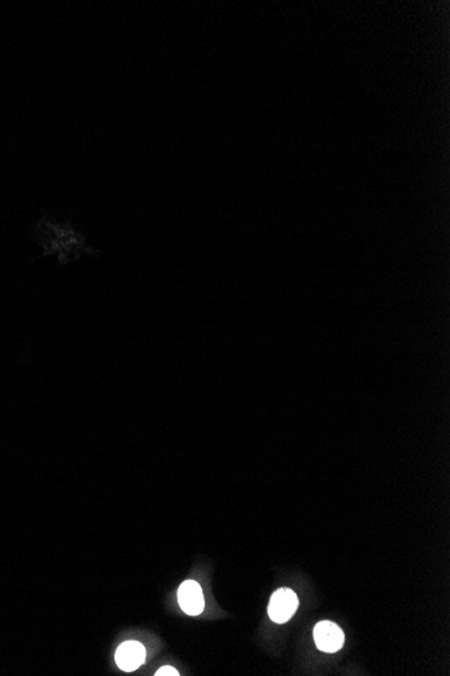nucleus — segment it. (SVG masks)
<instances>
[{"label": "nucleus", "mask_w": 450, "mask_h": 676, "mask_svg": "<svg viewBox=\"0 0 450 676\" xmlns=\"http://www.w3.org/2000/svg\"><path fill=\"white\" fill-rule=\"evenodd\" d=\"M155 675H157V676H178V675H179V674H178V671H177V670H175V668H173V667H170V666H165V667H162V668H159V670H158V671H157V674H155Z\"/></svg>", "instance_id": "nucleus-5"}, {"label": "nucleus", "mask_w": 450, "mask_h": 676, "mask_svg": "<svg viewBox=\"0 0 450 676\" xmlns=\"http://www.w3.org/2000/svg\"><path fill=\"white\" fill-rule=\"evenodd\" d=\"M317 648L326 653H335L342 648L345 637L338 623L332 621H321L313 630Z\"/></svg>", "instance_id": "nucleus-2"}, {"label": "nucleus", "mask_w": 450, "mask_h": 676, "mask_svg": "<svg viewBox=\"0 0 450 676\" xmlns=\"http://www.w3.org/2000/svg\"><path fill=\"white\" fill-rule=\"evenodd\" d=\"M117 667L124 673H133L138 670L146 660V649L139 641H124L115 655Z\"/></svg>", "instance_id": "nucleus-3"}, {"label": "nucleus", "mask_w": 450, "mask_h": 676, "mask_svg": "<svg viewBox=\"0 0 450 676\" xmlns=\"http://www.w3.org/2000/svg\"><path fill=\"white\" fill-rule=\"evenodd\" d=\"M178 602L181 609L188 616H198L202 613L205 599L202 589L196 581H186L178 589Z\"/></svg>", "instance_id": "nucleus-4"}, {"label": "nucleus", "mask_w": 450, "mask_h": 676, "mask_svg": "<svg viewBox=\"0 0 450 676\" xmlns=\"http://www.w3.org/2000/svg\"><path fill=\"white\" fill-rule=\"evenodd\" d=\"M298 609V597L291 589L281 588L273 594L268 605V616L277 623L290 620Z\"/></svg>", "instance_id": "nucleus-1"}]
</instances>
